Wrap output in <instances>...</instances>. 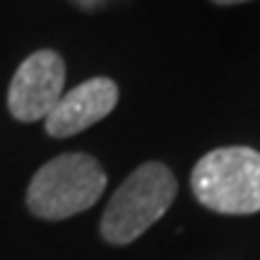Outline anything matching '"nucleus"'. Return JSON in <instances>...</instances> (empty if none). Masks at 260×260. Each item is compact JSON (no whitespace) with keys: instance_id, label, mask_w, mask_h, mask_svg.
I'll list each match as a JSON object with an SVG mask.
<instances>
[{"instance_id":"1","label":"nucleus","mask_w":260,"mask_h":260,"mask_svg":"<svg viewBox=\"0 0 260 260\" xmlns=\"http://www.w3.org/2000/svg\"><path fill=\"white\" fill-rule=\"evenodd\" d=\"M176 178L164 164L147 161L138 167L104 210L102 236L116 246L135 241L167 212L176 198Z\"/></svg>"},{"instance_id":"2","label":"nucleus","mask_w":260,"mask_h":260,"mask_svg":"<svg viewBox=\"0 0 260 260\" xmlns=\"http://www.w3.org/2000/svg\"><path fill=\"white\" fill-rule=\"evenodd\" d=\"M106 188V174L89 154H60L39 169L27 190L29 210L41 219H65L89 210Z\"/></svg>"},{"instance_id":"3","label":"nucleus","mask_w":260,"mask_h":260,"mask_svg":"<svg viewBox=\"0 0 260 260\" xmlns=\"http://www.w3.org/2000/svg\"><path fill=\"white\" fill-rule=\"evenodd\" d=\"M195 198L222 214H253L260 210V152L222 147L205 154L190 178Z\"/></svg>"},{"instance_id":"4","label":"nucleus","mask_w":260,"mask_h":260,"mask_svg":"<svg viewBox=\"0 0 260 260\" xmlns=\"http://www.w3.org/2000/svg\"><path fill=\"white\" fill-rule=\"evenodd\" d=\"M65 63L53 51H37L29 56L12 77L8 109L17 121H39L53 111L63 96Z\"/></svg>"},{"instance_id":"5","label":"nucleus","mask_w":260,"mask_h":260,"mask_svg":"<svg viewBox=\"0 0 260 260\" xmlns=\"http://www.w3.org/2000/svg\"><path fill=\"white\" fill-rule=\"evenodd\" d=\"M118 102V87L109 77H92L65 92L46 116V133L53 138H70L92 123L102 121Z\"/></svg>"},{"instance_id":"6","label":"nucleus","mask_w":260,"mask_h":260,"mask_svg":"<svg viewBox=\"0 0 260 260\" xmlns=\"http://www.w3.org/2000/svg\"><path fill=\"white\" fill-rule=\"evenodd\" d=\"M217 5H236V3H248V0H212Z\"/></svg>"},{"instance_id":"7","label":"nucleus","mask_w":260,"mask_h":260,"mask_svg":"<svg viewBox=\"0 0 260 260\" xmlns=\"http://www.w3.org/2000/svg\"><path fill=\"white\" fill-rule=\"evenodd\" d=\"M80 3H82V5H94L96 0H80Z\"/></svg>"}]
</instances>
